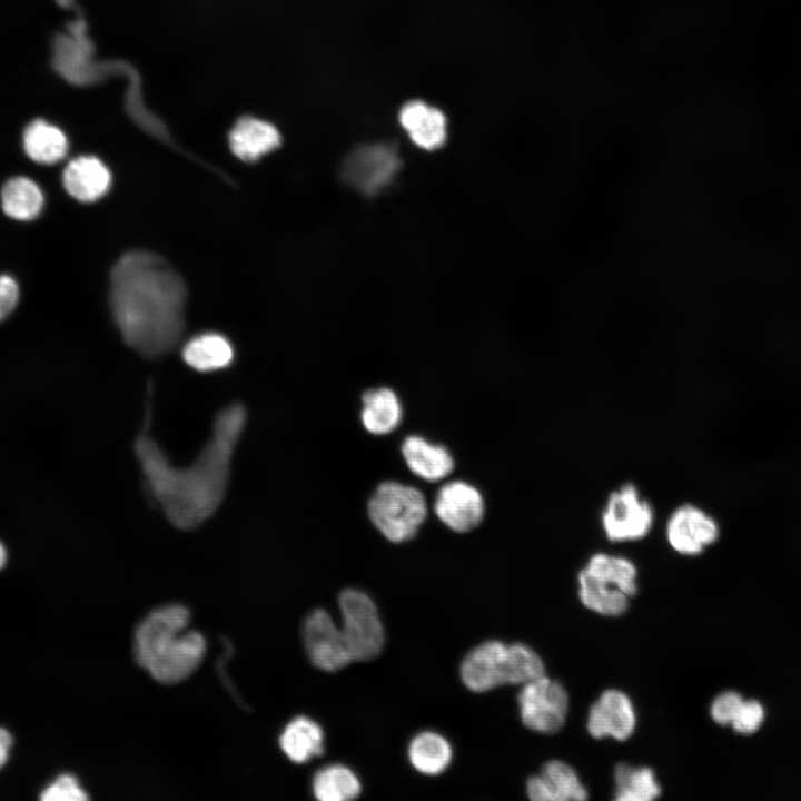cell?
I'll use <instances>...</instances> for the list:
<instances>
[{"label": "cell", "mask_w": 801, "mask_h": 801, "mask_svg": "<svg viewBox=\"0 0 801 801\" xmlns=\"http://www.w3.org/2000/svg\"><path fill=\"white\" fill-rule=\"evenodd\" d=\"M145 428L135 441V454L152 500L175 527L190 531L202 525L221 505L230 478L231 461L247 422L241 403H233L215 417L209 441L188 467H176Z\"/></svg>", "instance_id": "6da1fadb"}, {"label": "cell", "mask_w": 801, "mask_h": 801, "mask_svg": "<svg viewBox=\"0 0 801 801\" xmlns=\"http://www.w3.org/2000/svg\"><path fill=\"white\" fill-rule=\"evenodd\" d=\"M110 307L123 342L144 357L172 352L185 330L187 289L160 256L135 250L110 271Z\"/></svg>", "instance_id": "7a4b0ae2"}, {"label": "cell", "mask_w": 801, "mask_h": 801, "mask_svg": "<svg viewBox=\"0 0 801 801\" xmlns=\"http://www.w3.org/2000/svg\"><path fill=\"white\" fill-rule=\"evenodd\" d=\"M368 514L388 541L400 543L417 533L426 517V503L415 487L384 482L368 502Z\"/></svg>", "instance_id": "3957f363"}, {"label": "cell", "mask_w": 801, "mask_h": 801, "mask_svg": "<svg viewBox=\"0 0 801 801\" xmlns=\"http://www.w3.org/2000/svg\"><path fill=\"white\" fill-rule=\"evenodd\" d=\"M342 633L353 661L375 659L384 646V627L372 599L357 590L346 589L339 594Z\"/></svg>", "instance_id": "277c9868"}, {"label": "cell", "mask_w": 801, "mask_h": 801, "mask_svg": "<svg viewBox=\"0 0 801 801\" xmlns=\"http://www.w3.org/2000/svg\"><path fill=\"white\" fill-rule=\"evenodd\" d=\"M654 510L632 483L613 491L601 513V526L606 538L614 543L644 538L654 525Z\"/></svg>", "instance_id": "5b68a950"}, {"label": "cell", "mask_w": 801, "mask_h": 801, "mask_svg": "<svg viewBox=\"0 0 801 801\" xmlns=\"http://www.w3.org/2000/svg\"><path fill=\"white\" fill-rule=\"evenodd\" d=\"M517 701L521 719L532 731L552 734L565 723L567 691L558 681L545 674L523 684Z\"/></svg>", "instance_id": "8992f818"}, {"label": "cell", "mask_w": 801, "mask_h": 801, "mask_svg": "<svg viewBox=\"0 0 801 801\" xmlns=\"http://www.w3.org/2000/svg\"><path fill=\"white\" fill-rule=\"evenodd\" d=\"M400 169L397 150L388 144H372L347 155L342 176L350 187L375 195L388 187Z\"/></svg>", "instance_id": "52a82bcc"}, {"label": "cell", "mask_w": 801, "mask_h": 801, "mask_svg": "<svg viewBox=\"0 0 801 801\" xmlns=\"http://www.w3.org/2000/svg\"><path fill=\"white\" fill-rule=\"evenodd\" d=\"M190 613L181 604L160 606L150 612L136 627L134 654L145 670L188 629Z\"/></svg>", "instance_id": "ba28073f"}, {"label": "cell", "mask_w": 801, "mask_h": 801, "mask_svg": "<svg viewBox=\"0 0 801 801\" xmlns=\"http://www.w3.org/2000/svg\"><path fill=\"white\" fill-rule=\"evenodd\" d=\"M303 640L309 660L320 670L337 671L353 661L340 627L325 610H315L305 619Z\"/></svg>", "instance_id": "9c48e42d"}, {"label": "cell", "mask_w": 801, "mask_h": 801, "mask_svg": "<svg viewBox=\"0 0 801 801\" xmlns=\"http://www.w3.org/2000/svg\"><path fill=\"white\" fill-rule=\"evenodd\" d=\"M720 535L716 521L694 504L679 505L665 524V537L673 551L686 556L701 554Z\"/></svg>", "instance_id": "30bf717a"}, {"label": "cell", "mask_w": 801, "mask_h": 801, "mask_svg": "<svg viewBox=\"0 0 801 801\" xmlns=\"http://www.w3.org/2000/svg\"><path fill=\"white\" fill-rule=\"evenodd\" d=\"M510 644L491 640L481 643L464 657L461 678L474 692H485L502 684H511Z\"/></svg>", "instance_id": "8fae6325"}, {"label": "cell", "mask_w": 801, "mask_h": 801, "mask_svg": "<svg viewBox=\"0 0 801 801\" xmlns=\"http://www.w3.org/2000/svg\"><path fill=\"white\" fill-rule=\"evenodd\" d=\"M636 724L631 699L622 691H604L593 703L587 715V731L595 739L610 736L619 741L629 739Z\"/></svg>", "instance_id": "7c38bea8"}, {"label": "cell", "mask_w": 801, "mask_h": 801, "mask_svg": "<svg viewBox=\"0 0 801 801\" xmlns=\"http://www.w3.org/2000/svg\"><path fill=\"white\" fill-rule=\"evenodd\" d=\"M205 652L206 641L202 634L187 629L146 671L158 682L177 683L196 671Z\"/></svg>", "instance_id": "4fadbf2b"}, {"label": "cell", "mask_w": 801, "mask_h": 801, "mask_svg": "<svg viewBox=\"0 0 801 801\" xmlns=\"http://www.w3.org/2000/svg\"><path fill=\"white\" fill-rule=\"evenodd\" d=\"M435 513L449 528L464 533L481 523L484 501L474 486L459 481L451 482L439 490Z\"/></svg>", "instance_id": "5bb4252c"}, {"label": "cell", "mask_w": 801, "mask_h": 801, "mask_svg": "<svg viewBox=\"0 0 801 801\" xmlns=\"http://www.w3.org/2000/svg\"><path fill=\"white\" fill-rule=\"evenodd\" d=\"M526 792L533 801H583L587 798L576 771L560 760L546 762L538 774L532 775Z\"/></svg>", "instance_id": "9a60e30c"}, {"label": "cell", "mask_w": 801, "mask_h": 801, "mask_svg": "<svg viewBox=\"0 0 801 801\" xmlns=\"http://www.w3.org/2000/svg\"><path fill=\"white\" fill-rule=\"evenodd\" d=\"M398 118L411 140L422 149L435 150L446 141V117L436 107L413 100L402 107Z\"/></svg>", "instance_id": "2e32d148"}, {"label": "cell", "mask_w": 801, "mask_h": 801, "mask_svg": "<svg viewBox=\"0 0 801 801\" xmlns=\"http://www.w3.org/2000/svg\"><path fill=\"white\" fill-rule=\"evenodd\" d=\"M62 182L67 192L78 201L93 202L108 191L111 175L100 159L80 156L66 166Z\"/></svg>", "instance_id": "e0dca14e"}, {"label": "cell", "mask_w": 801, "mask_h": 801, "mask_svg": "<svg viewBox=\"0 0 801 801\" xmlns=\"http://www.w3.org/2000/svg\"><path fill=\"white\" fill-rule=\"evenodd\" d=\"M281 138L271 123L246 117L237 121L229 135L234 155L243 161L254 162L280 145Z\"/></svg>", "instance_id": "ac0fdd59"}, {"label": "cell", "mask_w": 801, "mask_h": 801, "mask_svg": "<svg viewBox=\"0 0 801 801\" xmlns=\"http://www.w3.org/2000/svg\"><path fill=\"white\" fill-rule=\"evenodd\" d=\"M402 453L412 472L429 482L444 478L454 467V461L444 446L433 445L419 436L406 437Z\"/></svg>", "instance_id": "d6986e66"}, {"label": "cell", "mask_w": 801, "mask_h": 801, "mask_svg": "<svg viewBox=\"0 0 801 801\" xmlns=\"http://www.w3.org/2000/svg\"><path fill=\"white\" fill-rule=\"evenodd\" d=\"M181 356L190 368L200 373H211L230 366L234 360V348L225 336L204 333L185 344Z\"/></svg>", "instance_id": "ffe728a7"}, {"label": "cell", "mask_w": 801, "mask_h": 801, "mask_svg": "<svg viewBox=\"0 0 801 801\" xmlns=\"http://www.w3.org/2000/svg\"><path fill=\"white\" fill-rule=\"evenodd\" d=\"M22 142L27 156L42 165L58 162L68 151V139L63 131L41 119L26 127Z\"/></svg>", "instance_id": "44dd1931"}, {"label": "cell", "mask_w": 801, "mask_h": 801, "mask_svg": "<svg viewBox=\"0 0 801 801\" xmlns=\"http://www.w3.org/2000/svg\"><path fill=\"white\" fill-rule=\"evenodd\" d=\"M284 753L296 763H305L324 751L322 728L306 716L293 719L279 738Z\"/></svg>", "instance_id": "7402d4cb"}, {"label": "cell", "mask_w": 801, "mask_h": 801, "mask_svg": "<svg viewBox=\"0 0 801 801\" xmlns=\"http://www.w3.org/2000/svg\"><path fill=\"white\" fill-rule=\"evenodd\" d=\"M44 204L43 192L32 179L18 176L2 186L1 206L3 212L20 221H30L37 218Z\"/></svg>", "instance_id": "603a6c76"}, {"label": "cell", "mask_w": 801, "mask_h": 801, "mask_svg": "<svg viewBox=\"0 0 801 801\" xmlns=\"http://www.w3.org/2000/svg\"><path fill=\"white\" fill-rule=\"evenodd\" d=\"M362 422L372 434L390 433L399 423L402 409L395 393L389 388L366 390L362 396Z\"/></svg>", "instance_id": "cb8c5ba5"}, {"label": "cell", "mask_w": 801, "mask_h": 801, "mask_svg": "<svg viewBox=\"0 0 801 801\" xmlns=\"http://www.w3.org/2000/svg\"><path fill=\"white\" fill-rule=\"evenodd\" d=\"M587 575L623 591L633 596L637 591V568L624 556L607 553L593 554L584 568Z\"/></svg>", "instance_id": "d4e9b609"}, {"label": "cell", "mask_w": 801, "mask_h": 801, "mask_svg": "<svg viewBox=\"0 0 801 801\" xmlns=\"http://www.w3.org/2000/svg\"><path fill=\"white\" fill-rule=\"evenodd\" d=\"M452 755L448 741L435 732L417 734L408 746L412 765L424 774L442 773L449 765Z\"/></svg>", "instance_id": "484cf974"}, {"label": "cell", "mask_w": 801, "mask_h": 801, "mask_svg": "<svg viewBox=\"0 0 801 801\" xmlns=\"http://www.w3.org/2000/svg\"><path fill=\"white\" fill-rule=\"evenodd\" d=\"M577 581L580 600L587 609L607 616H617L627 610L629 596L620 589L599 581L582 570Z\"/></svg>", "instance_id": "4316f807"}, {"label": "cell", "mask_w": 801, "mask_h": 801, "mask_svg": "<svg viewBox=\"0 0 801 801\" xmlns=\"http://www.w3.org/2000/svg\"><path fill=\"white\" fill-rule=\"evenodd\" d=\"M614 782L617 801H651L661 794L654 772L647 767L620 763L614 770Z\"/></svg>", "instance_id": "83f0119b"}, {"label": "cell", "mask_w": 801, "mask_h": 801, "mask_svg": "<svg viewBox=\"0 0 801 801\" xmlns=\"http://www.w3.org/2000/svg\"><path fill=\"white\" fill-rule=\"evenodd\" d=\"M312 787L314 795L320 801L353 800L362 790L357 775L342 764H330L318 770Z\"/></svg>", "instance_id": "f1b7e54d"}, {"label": "cell", "mask_w": 801, "mask_h": 801, "mask_svg": "<svg viewBox=\"0 0 801 801\" xmlns=\"http://www.w3.org/2000/svg\"><path fill=\"white\" fill-rule=\"evenodd\" d=\"M42 801H83L88 794L72 774H61L40 795Z\"/></svg>", "instance_id": "f546056e"}, {"label": "cell", "mask_w": 801, "mask_h": 801, "mask_svg": "<svg viewBox=\"0 0 801 801\" xmlns=\"http://www.w3.org/2000/svg\"><path fill=\"white\" fill-rule=\"evenodd\" d=\"M763 719L764 710L759 702L743 701L731 725L739 733L751 734L760 728Z\"/></svg>", "instance_id": "4dcf8cb0"}, {"label": "cell", "mask_w": 801, "mask_h": 801, "mask_svg": "<svg viewBox=\"0 0 801 801\" xmlns=\"http://www.w3.org/2000/svg\"><path fill=\"white\" fill-rule=\"evenodd\" d=\"M742 703L743 700L740 694L732 691L724 692L716 696L711 704V716L721 725L731 724Z\"/></svg>", "instance_id": "1f68e13d"}, {"label": "cell", "mask_w": 801, "mask_h": 801, "mask_svg": "<svg viewBox=\"0 0 801 801\" xmlns=\"http://www.w3.org/2000/svg\"><path fill=\"white\" fill-rule=\"evenodd\" d=\"M19 300V286L9 275H0V322L3 320L17 306Z\"/></svg>", "instance_id": "d6a6232c"}, {"label": "cell", "mask_w": 801, "mask_h": 801, "mask_svg": "<svg viewBox=\"0 0 801 801\" xmlns=\"http://www.w3.org/2000/svg\"><path fill=\"white\" fill-rule=\"evenodd\" d=\"M12 744V738L10 733L0 728V768H2L9 758V751Z\"/></svg>", "instance_id": "836d02e7"}, {"label": "cell", "mask_w": 801, "mask_h": 801, "mask_svg": "<svg viewBox=\"0 0 801 801\" xmlns=\"http://www.w3.org/2000/svg\"><path fill=\"white\" fill-rule=\"evenodd\" d=\"M7 562V551L3 546V544L0 542V570L4 566Z\"/></svg>", "instance_id": "e575fe53"}, {"label": "cell", "mask_w": 801, "mask_h": 801, "mask_svg": "<svg viewBox=\"0 0 801 801\" xmlns=\"http://www.w3.org/2000/svg\"><path fill=\"white\" fill-rule=\"evenodd\" d=\"M61 6H68L71 0H57Z\"/></svg>", "instance_id": "d590c367"}]
</instances>
